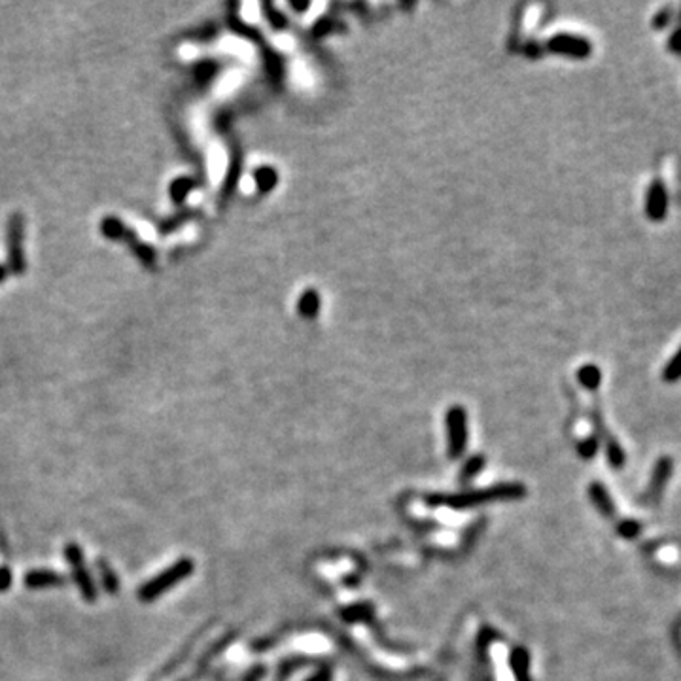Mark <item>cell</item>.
Wrapping results in <instances>:
<instances>
[{
    "label": "cell",
    "instance_id": "7",
    "mask_svg": "<svg viewBox=\"0 0 681 681\" xmlns=\"http://www.w3.org/2000/svg\"><path fill=\"white\" fill-rule=\"evenodd\" d=\"M23 218L15 214L10 220V227H8V258H10V265L12 271L21 275L25 269L23 261Z\"/></svg>",
    "mask_w": 681,
    "mask_h": 681
},
{
    "label": "cell",
    "instance_id": "26",
    "mask_svg": "<svg viewBox=\"0 0 681 681\" xmlns=\"http://www.w3.org/2000/svg\"><path fill=\"white\" fill-rule=\"evenodd\" d=\"M4 277H6V269H4V267H0V280H4Z\"/></svg>",
    "mask_w": 681,
    "mask_h": 681
},
{
    "label": "cell",
    "instance_id": "4",
    "mask_svg": "<svg viewBox=\"0 0 681 681\" xmlns=\"http://www.w3.org/2000/svg\"><path fill=\"white\" fill-rule=\"evenodd\" d=\"M545 48L553 54L566 55L573 59H587L592 55L591 40L579 37V35H570V32H558L555 37H551L545 44Z\"/></svg>",
    "mask_w": 681,
    "mask_h": 681
},
{
    "label": "cell",
    "instance_id": "20",
    "mask_svg": "<svg viewBox=\"0 0 681 681\" xmlns=\"http://www.w3.org/2000/svg\"><path fill=\"white\" fill-rule=\"evenodd\" d=\"M256 180L259 182L261 192H267V189H271V187L277 186V173H275L273 169H269V167H261V169L256 173Z\"/></svg>",
    "mask_w": 681,
    "mask_h": 681
},
{
    "label": "cell",
    "instance_id": "6",
    "mask_svg": "<svg viewBox=\"0 0 681 681\" xmlns=\"http://www.w3.org/2000/svg\"><path fill=\"white\" fill-rule=\"evenodd\" d=\"M65 556H67L68 564H70V568H73V575L74 579H76V583H78L82 596H84L87 602H93V600L96 598V591H95V585H93V581H91V575L87 573V570H85L82 549H80L76 543H68L67 547H65Z\"/></svg>",
    "mask_w": 681,
    "mask_h": 681
},
{
    "label": "cell",
    "instance_id": "8",
    "mask_svg": "<svg viewBox=\"0 0 681 681\" xmlns=\"http://www.w3.org/2000/svg\"><path fill=\"white\" fill-rule=\"evenodd\" d=\"M672 473H674V460L670 456H661L655 468H653L651 481H649V496L653 500H657L658 496L663 494V490L666 489Z\"/></svg>",
    "mask_w": 681,
    "mask_h": 681
},
{
    "label": "cell",
    "instance_id": "18",
    "mask_svg": "<svg viewBox=\"0 0 681 681\" xmlns=\"http://www.w3.org/2000/svg\"><path fill=\"white\" fill-rule=\"evenodd\" d=\"M99 570H101V577H103L106 592H108V594H115L118 589H120V581H118V577H115V573L110 570L108 564H104V561L99 562Z\"/></svg>",
    "mask_w": 681,
    "mask_h": 681
},
{
    "label": "cell",
    "instance_id": "25",
    "mask_svg": "<svg viewBox=\"0 0 681 681\" xmlns=\"http://www.w3.org/2000/svg\"><path fill=\"white\" fill-rule=\"evenodd\" d=\"M311 681H330V672H327V670H324L322 674L316 675V677H313Z\"/></svg>",
    "mask_w": 681,
    "mask_h": 681
},
{
    "label": "cell",
    "instance_id": "5",
    "mask_svg": "<svg viewBox=\"0 0 681 681\" xmlns=\"http://www.w3.org/2000/svg\"><path fill=\"white\" fill-rule=\"evenodd\" d=\"M668 189L661 178L649 182V186L645 189V199H644V212L645 218L653 223H661L668 216Z\"/></svg>",
    "mask_w": 681,
    "mask_h": 681
},
{
    "label": "cell",
    "instance_id": "17",
    "mask_svg": "<svg viewBox=\"0 0 681 681\" xmlns=\"http://www.w3.org/2000/svg\"><path fill=\"white\" fill-rule=\"evenodd\" d=\"M316 311H320V296L313 289H308L299 297V313L305 316H314Z\"/></svg>",
    "mask_w": 681,
    "mask_h": 681
},
{
    "label": "cell",
    "instance_id": "24",
    "mask_svg": "<svg viewBox=\"0 0 681 681\" xmlns=\"http://www.w3.org/2000/svg\"><path fill=\"white\" fill-rule=\"evenodd\" d=\"M12 585V572L8 568H0V592H4Z\"/></svg>",
    "mask_w": 681,
    "mask_h": 681
},
{
    "label": "cell",
    "instance_id": "19",
    "mask_svg": "<svg viewBox=\"0 0 681 681\" xmlns=\"http://www.w3.org/2000/svg\"><path fill=\"white\" fill-rule=\"evenodd\" d=\"M598 446H600V441H598L596 435H589V437H585V439L579 443L577 449H579V454H581L583 458L592 460L594 456H596Z\"/></svg>",
    "mask_w": 681,
    "mask_h": 681
},
{
    "label": "cell",
    "instance_id": "3",
    "mask_svg": "<svg viewBox=\"0 0 681 681\" xmlns=\"http://www.w3.org/2000/svg\"><path fill=\"white\" fill-rule=\"evenodd\" d=\"M446 439H449V456L452 460L460 458L468 445V416L464 407L454 405L446 413Z\"/></svg>",
    "mask_w": 681,
    "mask_h": 681
},
{
    "label": "cell",
    "instance_id": "11",
    "mask_svg": "<svg viewBox=\"0 0 681 681\" xmlns=\"http://www.w3.org/2000/svg\"><path fill=\"white\" fill-rule=\"evenodd\" d=\"M509 664H511L513 674L517 681H532L530 675V657L528 651L523 647H515L509 657Z\"/></svg>",
    "mask_w": 681,
    "mask_h": 681
},
{
    "label": "cell",
    "instance_id": "21",
    "mask_svg": "<svg viewBox=\"0 0 681 681\" xmlns=\"http://www.w3.org/2000/svg\"><path fill=\"white\" fill-rule=\"evenodd\" d=\"M482 466H485V458H482V456H473V458H470V462H466L464 470H462L460 481L466 482V481H470V479H473V477L482 470Z\"/></svg>",
    "mask_w": 681,
    "mask_h": 681
},
{
    "label": "cell",
    "instance_id": "16",
    "mask_svg": "<svg viewBox=\"0 0 681 681\" xmlns=\"http://www.w3.org/2000/svg\"><path fill=\"white\" fill-rule=\"evenodd\" d=\"M663 380L664 382H668V385L681 380V344H680V349L675 350V354L670 358L668 363L664 366Z\"/></svg>",
    "mask_w": 681,
    "mask_h": 681
},
{
    "label": "cell",
    "instance_id": "1",
    "mask_svg": "<svg viewBox=\"0 0 681 681\" xmlns=\"http://www.w3.org/2000/svg\"><path fill=\"white\" fill-rule=\"evenodd\" d=\"M526 496V489L520 482H506L496 485L490 489L471 490V492H460V494H432L426 498L428 506H446L452 509H468V507L492 504V501H509L518 500Z\"/></svg>",
    "mask_w": 681,
    "mask_h": 681
},
{
    "label": "cell",
    "instance_id": "13",
    "mask_svg": "<svg viewBox=\"0 0 681 681\" xmlns=\"http://www.w3.org/2000/svg\"><path fill=\"white\" fill-rule=\"evenodd\" d=\"M604 443H606V456H608L609 466L615 468V470H621L625 462H627V454H625V449L621 446V443L615 437H609Z\"/></svg>",
    "mask_w": 681,
    "mask_h": 681
},
{
    "label": "cell",
    "instance_id": "22",
    "mask_svg": "<svg viewBox=\"0 0 681 681\" xmlns=\"http://www.w3.org/2000/svg\"><path fill=\"white\" fill-rule=\"evenodd\" d=\"M617 532H619V536L627 537V539H634V537L639 536L642 525L636 523V520H623V523H619V526H617Z\"/></svg>",
    "mask_w": 681,
    "mask_h": 681
},
{
    "label": "cell",
    "instance_id": "9",
    "mask_svg": "<svg viewBox=\"0 0 681 681\" xmlns=\"http://www.w3.org/2000/svg\"><path fill=\"white\" fill-rule=\"evenodd\" d=\"M589 496H591L592 506L596 507L600 515L606 518H611L615 515V504L611 500L609 490L604 487L600 481H594L589 485Z\"/></svg>",
    "mask_w": 681,
    "mask_h": 681
},
{
    "label": "cell",
    "instance_id": "2",
    "mask_svg": "<svg viewBox=\"0 0 681 681\" xmlns=\"http://www.w3.org/2000/svg\"><path fill=\"white\" fill-rule=\"evenodd\" d=\"M193 568L195 566H193L192 558H180V561L175 562L169 570H163V572L159 573L157 577L150 579L148 583H144V585L140 587L139 598L142 600V602H151V600H156V598L165 594L169 589L178 585L180 581L189 577V575L193 573Z\"/></svg>",
    "mask_w": 681,
    "mask_h": 681
},
{
    "label": "cell",
    "instance_id": "10",
    "mask_svg": "<svg viewBox=\"0 0 681 681\" xmlns=\"http://www.w3.org/2000/svg\"><path fill=\"white\" fill-rule=\"evenodd\" d=\"M67 579L51 570H32L25 575V585L30 589H48V587L65 585Z\"/></svg>",
    "mask_w": 681,
    "mask_h": 681
},
{
    "label": "cell",
    "instance_id": "15",
    "mask_svg": "<svg viewBox=\"0 0 681 681\" xmlns=\"http://www.w3.org/2000/svg\"><path fill=\"white\" fill-rule=\"evenodd\" d=\"M666 49L675 57H681V6L677 8V13H675L674 27L670 30L668 40H666Z\"/></svg>",
    "mask_w": 681,
    "mask_h": 681
},
{
    "label": "cell",
    "instance_id": "12",
    "mask_svg": "<svg viewBox=\"0 0 681 681\" xmlns=\"http://www.w3.org/2000/svg\"><path fill=\"white\" fill-rule=\"evenodd\" d=\"M579 385L583 386L589 392H596L602 385V369L594 363H585L577 369Z\"/></svg>",
    "mask_w": 681,
    "mask_h": 681
},
{
    "label": "cell",
    "instance_id": "23",
    "mask_svg": "<svg viewBox=\"0 0 681 681\" xmlns=\"http://www.w3.org/2000/svg\"><path fill=\"white\" fill-rule=\"evenodd\" d=\"M103 233L104 235H108V237H120L121 233H123V225H121L115 218H106L103 222Z\"/></svg>",
    "mask_w": 681,
    "mask_h": 681
},
{
    "label": "cell",
    "instance_id": "14",
    "mask_svg": "<svg viewBox=\"0 0 681 681\" xmlns=\"http://www.w3.org/2000/svg\"><path fill=\"white\" fill-rule=\"evenodd\" d=\"M675 21V6L674 4H666L661 10L655 12V15L651 18V27L657 32H663L664 29H668L670 25Z\"/></svg>",
    "mask_w": 681,
    "mask_h": 681
}]
</instances>
